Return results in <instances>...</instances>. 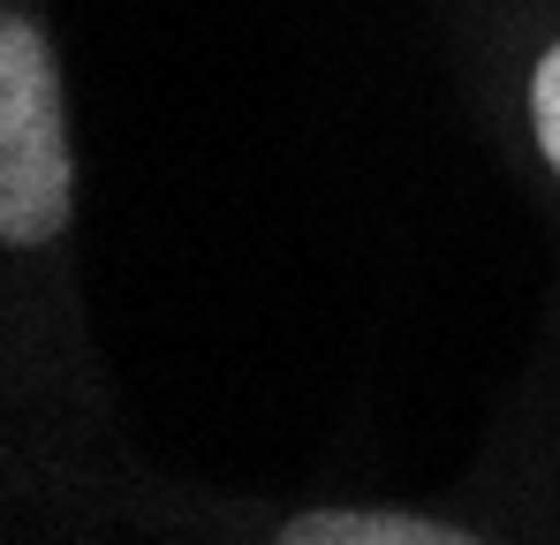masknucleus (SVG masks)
<instances>
[{"label": "nucleus", "instance_id": "1", "mask_svg": "<svg viewBox=\"0 0 560 545\" xmlns=\"http://www.w3.org/2000/svg\"><path fill=\"white\" fill-rule=\"evenodd\" d=\"M0 454L15 531H160L183 485L121 432L84 311V189L54 0H0Z\"/></svg>", "mask_w": 560, "mask_h": 545}, {"label": "nucleus", "instance_id": "2", "mask_svg": "<svg viewBox=\"0 0 560 545\" xmlns=\"http://www.w3.org/2000/svg\"><path fill=\"white\" fill-rule=\"evenodd\" d=\"M463 77L523 189L560 212V0H469Z\"/></svg>", "mask_w": 560, "mask_h": 545}]
</instances>
